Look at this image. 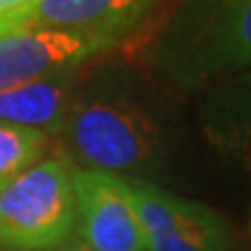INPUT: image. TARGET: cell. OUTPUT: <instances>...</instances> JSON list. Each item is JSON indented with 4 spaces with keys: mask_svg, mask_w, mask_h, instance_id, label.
Instances as JSON below:
<instances>
[{
    "mask_svg": "<svg viewBox=\"0 0 251 251\" xmlns=\"http://www.w3.org/2000/svg\"><path fill=\"white\" fill-rule=\"evenodd\" d=\"M21 2H26V0H19V5H21Z\"/></svg>",
    "mask_w": 251,
    "mask_h": 251,
    "instance_id": "13",
    "label": "cell"
},
{
    "mask_svg": "<svg viewBox=\"0 0 251 251\" xmlns=\"http://www.w3.org/2000/svg\"><path fill=\"white\" fill-rule=\"evenodd\" d=\"M72 86L65 75L47 77L0 93V121L33 128L40 133H58L68 121L72 105Z\"/></svg>",
    "mask_w": 251,
    "mask_h": 251,
    "instance_id": "8",
    "label": "cell"
},
{
    "mask_svg": "<svg viewBox=\"0 0 251 251\" xmlns=\"http://www.w3.org/2000/svg\"><path fill=\"white\" fill-rule=\"evenodd\" d=\"M81 242L96 251H144L128 179L102 170H72Z\"/></svg>",
    "mask_w": 251,
    "mask_h": 251,
    "instance_id": "4",
    "label": "cell"
},
{
    "mask_svg": "<svg viewBox=\"0 0 251 251\" xmlns=\"http://www.w3.org/2000/svg\"><path fill=\"white\" fill-rule=\"evenodd\" d=\"M172 54L177 75L191 81L251 70V0H196Z\"/></svg>",
    "mask_w": 251,
    "mask_h": 251,
    "instance_id": "3",
    "label": "cell"
},
{
    "mask_svg": "<svg viewBox=\"0 0 251 251\" xmlns=\"http://www.w3.org/2000/svg\"><path fill=\"white\" fill-rule=\"evenodd\" d=\"M72 170L47 158L0 188V244L12 249H54L75 228Z\"/></svg>",
    "mask_w": 251,
    "mask_h": 251,
    "instance_id": "1",
    "label": "cell"
},
{
    "mask_svg": "<svg viewBox=\"0 0 251 251\" xmlns=\"http://www.w3.org/2000/svg\"><path fill=\"white\" fill-rule=\"evenodd\" d=\"M112 37L77 30H21L0 35V93L58 77L112 47Z\"/></svg>",
    "mask_w": 251,
    "mask_h": 251,
    "instance_id": "5",
    "label": "cell"
},
{
    "mask_svg": "<svg viewBox=\"0 0 251 251\" xmlns=\"http://www.w3.org/2000/svg\"><path fill=\"white\" fill-rule=\"evenodd\" d=\"M56 251H96V249L86 247L84 242H68V244H61Z\"/></svg>",
    "mask_w": 251,
    "mask_h": 251,
    "instance_id": "11",
    "label": "cell"
},
{
    "mask_svg": "<svg viewBox=\"0 0 251 251\" xmlns=\"http://www.w3.org/2000/svg\"><path fill=\"white\" fill-rule=\"evenodd\" d=\"M47 142V135L40 130L0 121V188L40 163Z\"/></svg>",
    "mask_w": 251,
    "mask_h": 251,
    "instance_id": "10",
    "label": "cell"
},
{
    "mask_svg": "<svg viewBox=\"0 0 251 251\" xmlns=\"http://www.w3.org/2000/svg\"><path fill=\"white\" fill-rule=\"evenodd\" d=\"M17 5H19V0H0V14L7 12V9H12V7H17Z\"/></svg>",
    "mask_w": 251,
    "mask_h": 251,
    "instance_id": "12",
    "label": "cell"
},
{
    "mask_svg": "<svg viewBox=\"0 0 251 251\" xmlns=\"http://www.w3.org/2000/svg\"><path fill=\"white\" fill-rule=\"evenodd\" d=\"M63 133L89 170L112 175L151 161L161 144L158 124L130 100L75 102Z\"/></svg>",
    "mask_w": 251,
    "mask_h": 251,
    "instance_id": "2",
    "label": "cell"
},
{
    "mask_svg": "<svg viewBox=\"0 0 251 251\" xmlns=\"http://www.w3.org/2000/svg\"><path fill=\"white\" fill-rule=\"evenodd\" d=\"M202 114L209 140L251 168V70L219 79Z\"/></svg>",
    "mask_w": 251,
    "mask_h": 251,
    "instance_id": "7",
    "label": "cell"
},
{
    "mask_svg": "<svg viewBox=\"0 0 251 251\" xmlns=\"http://www.w3.org/2000/svg\"><path fill=\"white\" fill-rule=\"evenodd\" d=\"M230 235L221 216L209 207L188 202L163 233L147 237L144 251H228Z\"/></svg>",
    "mask_w": 251,
    "mask_h": 251,
    "instance_id": "9",
    "label": "cell"
},
{
    "mask_svg": "<svg viewBox=\"0 0 251 251\" xmlns=\"http://www.w3.org/2000/svg\"><path fill=\"white\" fill-rule=\"evenodd\" d=\"M151 0H26L0 14V35L21 30H77L117 40Z\"/></svg>",
    "mask_w": 251,
    "mask_h": 251,
    "instance_id": "6",
    "label": "cell"
}]
</instances>
